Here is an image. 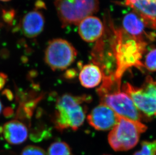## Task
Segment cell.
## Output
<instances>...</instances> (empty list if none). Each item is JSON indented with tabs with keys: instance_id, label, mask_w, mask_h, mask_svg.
Instances as JSON below:
<instances>
[{
	"instance_id": "cell-25",
	"label": "cell",
	"mask_w": 156,
	"mask_h": 155,
	"mask_svg": "<svg viewBox=\"0 0 156 155\" xmlns=\"http://www.w3.org/2000/svg\"><path fill=\"white\" fill-rule=\"evenodd\" d=\"M9 53L7 50H2L1 53H0V56H1L2 57L3 59H7L9 57Z\"/></svg>"
},
{
	"instance_id": "cell-22",
	"label": "cell",
	"mask_w": 156,
	"mask_h": 155,
	"mask_svg": "<svg viewBox=\"0 0 156 155\" xmlns=\"http://www.w3.org/2000/svg\"><path fill=\"white\" fill-rule=\"evenodd\" d=\"M2 95H4L9 100V101H12L14 98V96L12 91L8 89H6L4 90L2 92Z\"/></svg>"
},
{
	"instance_id": "cell-8",
	"label": "cell",
	"mask_w": 156,
	"mask_h": 155,
	"mask_svg": "<svg viewBox=\"0 0 156 155\" xmlns=\"http://www.w3.org/2000/svg\"><path fill=\"white\" fill-rule=\"evenodd\" d=\"M118 116L112 109L105 104L101 103L91 110L87 117L88 122L98 130L112 129L118 123Z\"/></svg>"
},
{
	"instance_id": "cell-14",
	"label": "cell",
	"mask_w": 156,
	"mask_h": 155,
	"mask_svg": "<svg viewBox=\"0 0 156 155\" xmlns=\"http://www.w3.org/2000/svg\"><path fill=\"white\" fill-rule=\"evenodd\" d=\"M103 78L100 68L95 64L84 65L80 72L79 79L81 85L87 88H94L101 83Z\"/></svg>"
},
{
	"instance_id": "cell-28",
	"label": "cell",
	"mask_w": 156,
	"mask_h": 155,
	"mask_svg": "<svg viewBox=\"0 0 156 155\" xmlns=\"http://www.w3.org/2000/svg\"><path fill=\"white\" fill-rule=\"evenodd\" d=\"M0 1L2 2H8L9 1H11V0H0Z\"/></svg>"
},
{
	"instance_id": "cell-11",
	"label": "cell",
	"mask_w": 156,
	"mask_h": 155,
	"mask_svg": "<svg viewBox=\"0 0 156 155\" xmlns=\"http://www.w3.org/2000/svg\"><path fill=\"white\" fill-rule=\"evenodd\" d=\"M0 134L11 145H20L27 140L28 130L25 124L18 120L7 122L0 127Z\"/></svg>"
},
{
	"instance_id": "cell-15",
	"label": "cell",
	"mask_w": 156,
	"mask_h": 155,
	"mask_svg": "<svg viewBox=\"0 0 156 155\" xmlns=\"http://www.w3.org/2000/svg\"><path fill=\"white\" fill-rule=\"evenodd\" d=\"M51 136V130L44 124H38L31 130L30 138L34 142H41L44 139H48Z\"/></svg>"
},
{
	"instance_id": "cell-18",
	"label": "cell",
	"mask_w": 156,
	"mask_h": 155,
	"mask_svg": "<svg viewBox=\"0 0 156 155\" xmlns=\"http://www.w3.org/2000/svg\"><path fill=\"white\" fill-rule=\"evenodd\" d=\"M144 67L151 72L156 71V49L149 51L146 55Z\"/></svg>"
},
{
	"instance_id": "cell-19",
	"label": "cell",
	"mask_w": 156,
	"mask_h": 155,
	"mask_svg": "<svg viewBox=\"0 0 156 155\" xmlns=\"http://www.w3.org/2000/svg\"><path fill=\"white\" fill-rule=\"evenodd\" d=\"M20 155H47L44 150L39 146L29 145L22 150Z\"/></svg>"
},
{
	"instance_id": "cell-7",
	"label": "cell",
	"mask_w": 156,
	"mask_h": 155,
	"mask_svg": "<svg viewBox=\"0 0 156 155\" xmlns=\"http://www.w3.org/2000/svg\"><path fill=\"white\" fill-rule=\"evenodd\" d=\"M77 52L66 40L57 38L51 40L44 51V60L54 71H63L75 60Z\"/></svg>"
},
{
	"instance_id": "cell-2",
	"label": "cell",
	"mask_w": 156,
	"mask_h": 155,
	"mask_svg": "<svg viewBox=\"0 0 156 155\" xmlns=\"http://www.w3.org/2000/svg\"><path fill=\"white\" fill-rule=\"evenodd\" d=\"M90 100L91 97L88 95L75 96L69 94L58 98L53 118L55 128L60 132L68 129L76 130L84 122L87 113L85 104Z\"/></svg>"
},
{
	"instance_id": "cell-10",
	"label": "cell",
	"mask_w": 156,
	"mask_h": 155,
	"mask_svg": "<svg viewBox=\"0 0 156 155\" xmlns=\"http://www.w3.org/2000/svg\"><path fill=\"white\" fill-rule=\"evenodd\" d=\"M123 29L136 40L146 42V40H153L155 36L154 34H148L145 31L147 26L146 23L138 14L133 12L124 16L123 21Z\"/></svg>"
},
{
	"instance_id": "cell-21",
	"label": "cell",
	"mask_w": 156,
	"mask_h": 155,
	"mask_svg": "<svg viewBox=\"0 0 156 155\" xmlns=\"http://www.w3.org/2000/svg\"><path fill=\"white\" fill-rule=\"evenodd\" d=\"M8 76L6 74L0 72V90L3 89L7 82Z\"/></svg>"
},
{
	"instance_id": "cell-1",
	"label": "cell",
	"mask_w": 156,
	"mask_h": 155,
	"mask_svg": "<svg viewBox=\"0 0 156 155\" xmlns=\"http://www.w3.org/2000/svg\"><path fill=\"white\" fill-rule=\"evenodd\" d=\"M147 44L129 35L123 29H114L111 47L116 64L115 79L121 81L123 74L130 67H144L141 60Z\"/></svg>"
},
{
	"instance_id": "cell-29",
	"label": "cell",
	"mask_w": 156,
	"mask_h": 155,
	"mask_svg": "<svg viewBox=\"0 0 156 155\" xmlns=\"http://www.w3.org/2000/svg\"></svg>"
},
{
	"instance_id": "cell-27",
	"label": "cell",
	"mask_w": 156,
	"mask_h": 155,
	"mask_svg": "<svg viewBox=\"0 0 156 155\" xmlns=\"http://www.w3.org/2000/svg\"><path fill=\"white\" fill-rule=\"evenodd\" d=\"M2 110H3V105H2V103L1 101L0 100V114L1 113L2 111Z\"/></svg>"
},
{
	"instance_id": "cell-23",
	"label": "cell",
	"mask_w": 156,
	"mask_h": 155,
	"mask_svg": "<svg viewBox=\"0 0 156 155\" xmlns=\"http://www.w3.org/2000/svg\"><path fill=\"white\" fill-rule=\"evenodd\" d=\"M14 114V110L10 107H6L3 111V114L6 117H10Z\"/></svg>"
},
{
	"instance_id": "cell-13",
	"label": "cell",
	"mask_w": 156,
	"mask_h": 155,
	"mask_svg": "<svg viewBox=\"0 0 156 155\" xmlns=\"http://www.w3.org/2000/svg\"><path fill=\"white\" fill-rule=\"evenodd\" d=\"M44 18L41 12L33 10L24 16L21 29L24 35L28 38H34L41 33L44 26Z\"/></svg>"
},
{
	"instance_id": "cell-6",
	"label": "cell",
	"mask_w": 156,
	"mask_h": 155,
	"mask_svg": "<svg viewBox=\"0 0 156 155\" xmlns=\"http://www.w3.org/2000/svg\"><path fill=\"white\" fill-rule=\"evenodd\" d=\"M122 90L129 96L143 115L152 118L156 116V80L147 77L140 87L127 83Z\"/></svg>"
},
{
	"instance_id": "cell-16",
	"label": "cell",
	"mask_w": 156,
	"mask_h": 155,
	"mask_svg": "<svg viewBox=\"0 0 156 155\" xmlns=\"http://www.w3.org/2000/svg\"><path fill=\"white\" fill-rule=\"evenodd\" d=\"M48 155H72L69 146L65 142L56 141L51 144Z\"/></svg>"
},
{
	"instance_id": "cell-4",
	"label": "cell",
	"mask_w": 156,
	"mask_h": 155,
	"mask_svg": "<svg viewBox=\"0 0 156 155\" xmlns=\"http://www.w3.org/2000/svg\"><path fill=\"white\" fill-rule=\"evenodd\" d=\"M147 127L143 122H137L119 116L118 123L108 135V142L115 151H126L139 143L140 135Z\"/></svg>"
},
{
	"instance_id": "cell-3",
	"label": "cell",
	"mask_w": 156,
	"mask_h": 155,
	"mask_svg": "<svg viewBox=\"0 0 156 155\" xmlns=\"http://www.w3.org/2000/svg\"><path fill=\"white\" fill-rule=\"evenodd\" d=\"M120 86L121 83L117 82L102 84L97 90L101 103L111 108L120 117L142 122L144 115L129 96L124 92H121Z\"/></svg>"
},
{
	"instance_id": "cell-12",
	"label": "cell",
	"mask_w": 156,
	"mask_h": 155,
	"mask_svg": "<svg viewBox=\"0 0 156 155\" xmlns=\"http://www.w3.org/2000/svg\"><path fill=\"white\" fill-rule=\"evenodd\" d=\"M104 25L95 16L86 18L78 24V33L84 41L93 43L100 40L103 34Z\"/></svg>"
},
{
	"instance_id": "cell-17",
	"label": "cell",
	"mask_w": 156,
	"mask_h": 155,
	"mask_svg": "<svg viewBox=\"0 0 156 155\" xmlns=\"http://www.w3.org/2000/svg\"><path fill=\"white\" fill-rule=\"evenodd\" d=\"M141 149L133 155H156V140L144 141L141 143Z\"/></svg>"
},
{
	"instance_id": "cell-20",
	"label": "cell",
	"mask_w": 156,
	"mask_h": 155,
	"mask_svg": "<svg viewBox=\"0 0 156 155\" xmlns=\"http://www.w3.org/2000/svg\"><path fill=\"white\" fill-rule=\"evenodd\" d=\"M15 16V11L14 10H3L2 17L3 20L6 23L11 24Z\"/></svg>"
},
{
	"instance_id": "cell-5",
	"label": "cell",
	"mask_w": 156,
	"mask_h": 155,
	"mask_svg": "<svg viewBox=\"0 0 156 155\" xmlns=\"http://www.w3.org/2000/svg\"><path fill=\"white\" fill-rule=\"evenodd\" d=\"M58 15L63 27L78 25L99 10V0H56Z\"/></svg>"
},
{
	"instance_id": "cell-24",
	"label": "cell",
	"mask_w": 156,
	"mask_h": 155,
	"mask_svg": "<svg viewBox=\"0 0 156 155\" xmlns=\"http://www.w3.org/2000/svg\"><path fill=\"white\" fill-rule=\"evenodd\" d=\"M75 72L73 70H68L64 74V77L67 79H71L75 75Z\"/></svg>"
},
{
	"instance_id": "cell-9",
	"label": "cell",
	"mask_w": 156,
	"mask_h": 155,
	"mask_svg": "<svg viewBox=\"0 0 156 155\" xmlns=\"http://www.w3.org/2000/svg\"><path fill=\"white\" fill-rule=\"evenodd\" d=\"M142 18L147 26L156 30V0H124Z\"/></svg>"
},
{
	"instance_id": "cell-26",
	"label": "cell",
	"mask_w": 156,
	"mask_h": 155,
	"mask_svg": "<svg viewBox=\"0 0 156 155\" xmlns=\"http://www.w3.org/2000/svg\"><path fill=\"white\" fill-rule=\"evenodd\" d=\"M36 7L38 8H41L44 7V4L42 2L38 1L36 3Z\"/></svg>"
}]
</instances>
